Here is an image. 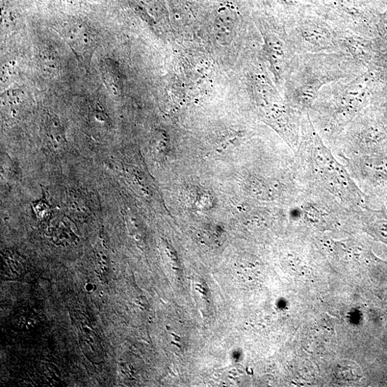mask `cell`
<instances>
[{
  "mask_svg": "<svg viewBox=\"0 0 387 387\" xmlns=\"http://www.w3.org/2000/svg\"><path fill=\"white\" fill-rule=\"evenodd\" d=\"M337 54H308V56L296 59L294 89L296 105H311L326 84L349 76L352 66H345L349 63L348 60L345 61L344 57L340 59Z\"/></svg>",
  "mask_w": 387,
  "mask_h": 387,
  "instance_id": "6da1fadb",
  "label": "cell"
},
{
  "mask_svg": "<svg viewBox=\"0 0 387 387\" xmlns=\"http://www.w3.org/2000/svg\"><path fill=\"white\" fill-rule=\"evenodd\" d=\"M66 37L77 55L86 57L95 47V36L83 27H73L66 31Z\"/></svg>",
  "mask_w": 387,
  "mask_h": 387,
  "instance_id": "3957f363",
  "label": "cell"
},
{
  "mask_svg": "<svg viewBox=\"0 0 387 387\" xmlns=\"http://www.w3.org/2000/svg\"><path fill=\"white\" fill-rule=\"evenodd\" d=\"M367 75H359L347 84L334 85L328 87V98L334 121L344 123L355 116L366 101L369 93V79Z\"/></svg>",
  "mask_w": 387,
  "mask_h": 387,
  "instance_id": "7a4b0ae2",
  "label": "cell"
},
{
  "mask_svg": "<svg viewBox=\"0 0 387 387\" xmlns=\"http://www.w3.org/2000/svg\"><path fill=\"white\" fill-rule=\"evenodd\" d=\"M40 67L43 73L48 76L56 75L60 69V63L54 52L44 49L39 57Z\"/></svg>",
  "mask_w": 387,
  "mask_h": 387,
  "instance_id": "277c9868",
  "label": "cell"
}]
</instances>
